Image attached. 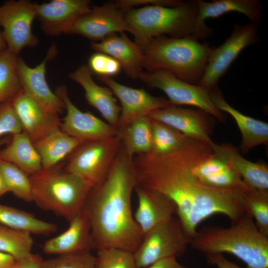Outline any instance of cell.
I'll list each match as a JSON object with an SVG mask.
<instances>
[{"instance_id":"30","label":"cell","mask_w":268,"mask_h":268,"mask_svg":"<svg viewBox=\"0 0 268 268\" xmlns=\"http://www.w3.org/2000/svg\"><path fill=\"white\" fill-rule=\"evenodd\" d=\"M0 224L30 234L48 235L56 232V224L41 220L30 212L0 204Z\"/></svg>"},{"instance_id":"6","label":"cell","mask_w":268,"mask_h":268,"mask_svg":"<svg viewBox=\"0 0 268 268\" xmlns=\"http://www.w3.org/2000/svg\"><path fill=\"white\" fill-rule=\"evenodd\" d=\"M32 201L68 221L84 208L92 187L60 164L29 176Z\"/></svg>"},{"instance_id":"12","label":"cell","mask_w":268,"mask_h":268,"mask_svg":"<svg viewBox=\"0 0 268 268\" xmlns=\"http://www.w3.org/2000/svg\"><path fill=\"white\" fill-rule=\"evenodd\" d=\"M56 94L65 104L66 115L63 118L61 130L81 142L104 139L117 135L118 129L104 122L89 112H82L72 103L67 87H57Z\"/></svg>"},{"instance_id":"4","label":"cell","mask_w":268,"mask_h":268,"mask_svg":"<svg viewBox=\"0 0 268 268\" xmlns=\"http://www.w3.org/2000/svg\"><path fill=\"white\" fill-rule=\"evenodd\" d=\"M191 246L206 255L231 254L247 268H268V237L246 212L228 228L206 227L197 231Z\"/></svg>"},{"instance_id":"9","label":"cell","mask_w":268,"mask_h":268,"mask_svg":"<svg viewBox=\"0 0 268 268\" xmlns=\"http://www.w3.org/2000/svg\"><path fill=\"white\" fill-rule=\"evenodd\" d=\"M137 78L150 87L162 91L171 105L196 107L221 122L225 119V115L212 101L209 88L187 82L163 69L142 71Z\"/></svg>"},{"instance_id":"19","label":"cell","mask_w":268,"mask_h":268,"mask_svg":"<svg viewBox=\"0 0 268 268\" xmlns=\"http://www.w3.org/2000/svg\"><path fill=\"white\" fill-rule=\"evenodd\" d=\"M23 131L34 143L52 132L60 129L59 115L48 112L23 91L12 101Z\"/></svg>"},{"instance_id":"3","label":"cell","mask_w":268,"mask_h":268,"mask_svg":"<svg viewBox=\"0 0 268 268\" xmlns=\"http://www.w3.org/2000/svg\"><path fill=\"white\" fill-rule=\"evenodd\" d=\"M129 32L140 47L151 39L169 35L197 40L209 37L213 30L199 19L197 0L181 1L175 6L149 5L126 12Z\"/></svg>"},{"instance_id":"39","label":"cell","mask_w":268,"mask_h":268,"mask_svg":"<svg viewBox=\"0 0 268 268\" xmlns=\"http://www.w3.org/2000/svg\"><path fill=\"white\" fill-rule=\"evenodd\" d=\"M23 131L22 127L14 109L12 101L0 105V136L13 135Z\"/></svg>"},{"instance_id":"21","label":"cell","mask_w":268,"mask_h":268,"mask_svg":"<svg viewBox=\"0 0 268 268\" xmlns=\"http://www.w3.org/2000/svg\"><path fill=\"white\" fill-rule=\"evenodd\" d=\"M69 223L64 232L44 243L42 248L45 254L59 255L94 248L90 222L84 208Z\"/></svg>"},{"instance_id":"48","label":"cell","mask_w":268,"mask_h":268,"mask_svg":"<svg viewBox=\"0 0 268 268\" xmlns=\"http://www.w3.org/2000/svg\"></svg>"},{"instance_id":"28","label":"cell","mask_w":268,"mask_h":268,"mask_svg":"<svg viewBox=\"0 0 268 268\" xmlns=\"http://www.w3.org/2000/svg\"><path fill=\"white\" fill-rule=\"evenodd\" d=\"M81 143L59 129L34 144L40 156L42 169H48L60 164Z\"/></svg>"},{"instance_id":"13","label":"cell","mask_w":268,"mask_h":268,"mask_svg":"<svg viewBox=\"0 0 268 268\" xmlns=\"http://www.w3.org/2000/svg\"><path fill=\"white\" fill-rule=\"evenodd\" d=\"M126 11L116 1L92 6L74 23L67 34L79 35L96 42L116 33L129 32Z\"/></svg>"},{"instance_id":"40","label":"cell","mask_w":268,"mask_h":268,"mask_svg":"<svg viewBox=\"0 0 268 268\" xmlns=\"http://www.w3.org/2000/svg\"><path fill=\"white\" fill-rule=\"evenodd\" d=\"M181 1L177 0H119L116 1L118 6L125 10L134 8V7H140L149 5L173 6L180 4Z\"/></svg>"},{"instance_id":"25","label":"cell","mask_w":268,"mask_h":268,"mask_svg":"<svg viewBox=\"0 0 268 268\" xmlns=\"http://www.w3.org/2000/svg\"><path fill=\"white\" fill-rule=\"evenodd\" d=\"M213 151L224 158L251 188L268 191V167L263 163L253 162L242 157L239 149L228 144H212Z\"/></svg>"},{"instance_id":"35","label":"cell","mask_w":268,"mask_h":268,"mask_svg":"<svg viewBox=\"0 0 268 268\" xmlns=\"http://www.w3.org/2000/svg\"><path fill=\"white\" fill-rule=\"evenodd\" d=\"M244 205L258 229L268 237V191L250 189L245 193Z\"/></svg>"},{"instance_id":"14","label":"cell","mask_w":268,"mask_h":268,"mask_svg":"<svg viewBox=\"0 0 268 268\" xmlns=\"http://www.w3.org/2000/svg\"><path fill=\"white\" fill-rule=\"evenodd\" d=\"M56 50L52 46L42 62L34 67L18 57L17 69L23 92L48 112L59 115L64 112L65 104L51 89L46 79L47 62L54 57Z\"/></svg>"},{"instance_id":"45","label":"cell","mask_w":268,"mask_h":268,"mask_svg":"<svg viewBox=\"0 0 268 268\" xmlns=\"http://www.w3.org/2000/svg\"><path fill=\"white\" fill-rule=\"evenodd\" d=\"M9 192V190L5 184V183L0 174V197L5 193Z\"/></svg>"},{"instance_id":"11","label":"cell","mask_w":268,"mask_h":268,"mask_svg":"<svg viewBox=\"0 0 268 268\" xmlns=\"http://www.w3.org/2000/svg\"><path fill=\"white\" fill-rule=\"evenodd\" d=\"M259 40L256 24L235 25L231 35L224 42L217 48H213L199 84L209 88L216 86L240 53Z\"/></svg>"},{"instance_id":"36","label":"cell","mask_w":268,"mask_h":268,"mask_svg":"<svg viewBox=\"0 0 268 268\" xmlns=\"http://www.w3.org/2000/svg\"><path fill=\"white\" fill-rule=\"evenodd\" d=\"M96 258L91 251L59 255L43 260L40 268H96Z\"/></svg>"},{"instance_id":"37","label":"cell","mask_w":268,"mask_h":268,"mask_svg":"<svg viewBox=\"0 0 268 268\" xmlns=\"http://www.w3.org/2000/svg\"><path fill=\"white\" fill-rule=\"evenodd\" d=\"M97 250L96 268H137L133 252L114 248Z\"/></svg>"},{"instance_id":"27","label":"cell","mask_w":268,"mask_h":268,"mask_svg":"<svg viewBox=\"0 0 268 268\" xmlns=\"http://www.w3.org/2000/svg\"><path fill=\"white\" fill-rule=\"evenodd\" d=\"M199 19L205 22L207 18H216L230 12L245 15L251 23L257 24L262 19L263 8L258 0H197Z\"/></svg>"},{"instance_id":"22","label":"cell","mask_w":268,"mask_h":268,"mask_svg":"<svg viewBox=\"0 0 268 268\" xmlns=\"http://www.w3.org/2000/svg\"><path fill=\"white\" fill-rule=\"evenodd\" d=\"M90 47L96 52L106 54L117 61L130 78H137L142 71V49L125 32L111 35L100 42H92Z\"/></svg>"},{"instance_id":"26","label":"cell","mask_w":268,"mask_h":268,"mask_svg":"<svg viewBox=\"0 0 268 268\" xmlns=\"http://www.w3.org/2000/svg\"><path fill=\"white\" fill-rule=\"evenodd\" d=\"M7 143L0 150V159L14 164L29 176L42 170L40 156L25 132L12 135Z\"/></svg>"},{"instance_id":"31","label":"cell","mask_w":268,"mask_h":268,"mask_svg":"<svg viewBox=\"0 0 268 268\" xmlns=\"http://www.w3.org/2000/svg\"><path fill=\"white\" fill-rule=\"evenodd\" d=\"M18 58L7 49L0 52V104L12 101L22 91L17 69Z\"/></svg>"},{"instance_id":"2","label":"cell","mask_w":268,"mask_h":268,"mask_svg":"<svg viewBox=\"0 0 268 268\" xmlns=\"http://www.w3.org/2000/svg\"><path fill=\"white\" fill-rule=\"evenodd\" d=\"M137 185L133 158L122 143L108 175L92 188L84 207L94 248H114L133 253L138 248L144 235L134 220L131 205Z\"/></svg>"},{"instance_id":"1","label":"cell","mask_w":268,"mask_h":268,"mask_svg":"<svg viewBox=\"0 0 268 268\" xmlns=\"http://www.w3.org/2000/svg\"><path fill=\"white\" fill-rule=\"evenodd\" d=\"M203 142L190 138L174 152L162 155L149 152L133 158L137 185L171 200L176 206L177 218L192 238L198 225L210 216L224 214L233 222L246 212L247 190L210 187L193 173L192 167Z\"/></svg>"},{"instance_id":"41","label":"cell","mask_w":268,"mask_h":268,"mask_svg":"<svg viewBox=\"0 0 268 268\" xmlns=\"http://www.w3.org/2000/svg\"><path fill=\"white\" fill-rule=\"evenodd\" d=\"M43 260L40 255L31 253L27 257L17 261L13 268H40Z\"/></svg>"},{"instance_id":"15","label":"cell","mask_w":268,"mask_h":268,"mask_svg":"<svg viewBox=\"0 0 268 268\" xmlns=\"http://www.w3.org/2000/svg\"><path fill=\"white\" fill-rule=\"evenodd\" d=\"M99 79L111 90L121 104L118 130L137 118L170 105L165 98L153 96L143 89L125 86L111 77L100 76Z\"/></svg>"},{"instance_id":"5","label":"cell","mask_w":268,"mask_h":268,"mask_svg":"<svg viewBox=\"0 0 268 268\" xmlns=\"http://www.w3.org/2000/svg\"><path fill=\"white\" fill-rule=\"evenodd\" d=\"M147 71H170L187 82L199 84L213 48L191 38L160 36L141 47Z\"/></svg>"},{"instance_id":"33","label":"cell","mask_w":268,"mask_h":268,"mask_svg":"<svg viewBox=\"0 0 268 268\" xmlns=\"http://www.w3.org/2000/svg\"><path fill=\"white\" fill-rule=\"evenodd\" d=\"M33 245L30 233L0 224V252L19 261L32 253Z\"/></svg>"},{"instance_id":"7","label":"cell","mask_w":268,"mask_h":268,"mask_svg":"<svg viewBox=\"0 0 268 268\" xmlns=\"http://www.w3.org/2000/svg\"><path fill=\"white\" fill-rule=\"evenodd\" d=\"M121 144L119 134L109 138L82 142L67 157L65 169L93 188L105 179Z\"/></svg>"},{"instance_id":"43","label":"cell","mask_w":268,"mask_h":268,"mask_svg":"<svg viewBox=\"0 0 268 268\" xmlns=\"http://www.w3.org/2000/svg\"><path fill=\"white\" fill-rule=\"evenodd\" d=\"M146 268H188L179 263L175 257H170L158 261Z\"/></svg>"},{"instance_id":"10","label":"cell","mask_w":268,"mask_h":268,"mask_svg":"<svg viewBox=\"0 0 268 268\" xmlns=\"http://www.w3.org/2000/svg\"><path fill=\"white\" fill-rule=\"evenodd\" d=\"M36 3L28 0H10L0 5V26L7 49L16 55L39 40L32 30L36 18Z\"/></svg>"},{"instance_id":"23","label":"cell","mask_w":268,"mask_h":268,"mask_svg":"<svg viewBox=\"0 0 268 268\" xmlns=\"http://www.w3.org/2000/svg\"><path fill=\"white\" fill-rule=\"evenodd\" d=\"M69 77L82 87L89 104L99 112L107 123L117 128L121 107L111 90L94 81L92 72L87 65H82L70 72Z\"/></svg>"},{"instance_id":"18","label":"cell","mask_w":268,"mask_h":268,"mask_svg":"<svg viewBox=\"0 0 268 268\" xmlns=\"http://www.w3.org/2000/svg\"><path fill=\"white\" fill-rule=\"evenodd\" d=\"M207 115L199 109L183 108L170 104L151 112L148 116L152 120L163 123L189 138L212 144L214 142L209 136Z\"/></svg>"},{"instance_id":"46","label":"cell","mask_w":268,"mask_h":268,"mask_svg":"<svg viewBox=\"0 0 268 268\" xmlns=\"http://www.w3.org/2000/svg\"><path fill=\"white\" fill-rule=\"evenodd\" d=\"M7 49L2 32L0 31V52Z\"/></svg>"},{"instance_id":"20","label":"cell","mask_w":268,"mask_h":268,"mask_svg":"<svg viewBox=\"0 0 268 268\" xmlns=\"http://www.w3.org/2000/svg\"><path fill=\"white\" fill-rule=\"evenodd\" d=\"M134 190L138 204L134 216L143 235L176 214L174 203L164 195L138 185Z\"/></svg>"},{"instance_id":"32","label":"cell","mask_w":268,"mask_h":268,"mask_svg":"<svg viewBox=\"0 0 268 268\" xmlns=\"http://www.w3.org/2000/svg\"><path fill=\"white\" fill-rule=\"evenodd\" d=\"M151 128L150 152L155 155H162L174 152L182 147L190 138L173 128L152 119Z\"/></svg>"},{"instance_id":"24","label":"cell","mask_w":268,"mask_h":268,"mask_svg":"<svg viewBox=\"0 0 268 268\" xmlns=\"http://www.w3.org/2000/svg\"><path fill=\"white\" fill-rule=\"evenodd\" d=\"M212 101L220 111L229 114L236 122L242 135L240 149L247 153L252 148L268 143V124L246 116L229 104L217 86L210 88Z\"/></svg>"},{"instance_id":"29","label":"cell","mask_w":268,"mask_h":268,"mask_svg":"<svg viewBox=\"0 0 268 268\" xmlns=\"http://www.w3.org/2000/svg\"><path fill=\"white\" fill-rule=\"evenodd\" d=\"M119 132L124 149L131 158L151 152V119L148 116L135 119Z\"/></svg>"},{"instance_id":"38","label":"cell","mask_w":268,"mask_h":268,"mask_svg":"<svg viewBox=\"0 0 268 268\" xmlns=\"http://www.w3.org/2000/svg\"><path fill=\"white\" fill-rule=\"evenodd\" d=\"M88 66L92 73L97 74L99 77H111L118 74L121 69L117 61L109 55L99 52L90 56Z\"/></svg>"},{"instance_id":"47","label":"cell","mask_w":268,"mask_h":268,"mask_svg":"<svg viewBox=\"0 0 268 268\" xmlns=\"http://www.w3.org/2000/svg\"><path fill=\"white\" fill-rule=\"evenodd\" d=\"M10 138H9L8 137L1 139L0 140V147L5 143H7L10 140Z\"/></svg>"},{"instance_id":"34","label":"cell","mask_w":268,"mask_h":268,"mask_svg":"<svg viewBox=\"0 0 268 268\" xmlns=\"http://www.w3.org/2000/svg\"><path fill=\"white\" fill-rule=\"evenodd\" d=\"M0 174L9 190L17 198L32 201L30 177L14 164L0 159Z\"/></svg>"},{"instance_id":"8","label":"cell","mask_w":268,"mask_h":268,"mask_svg":"<svg viewBox=\"0 0 268 268\" xmlns=\"http://www.w3.org/2000/svg\"><path fill=\"white\" fill-rule=\"evenodd\" d=\"M192 238L174 216L151 229L144 235L134 253L137 268H146L163 259L182 255L190 245Z\"/></svg>"},{"instance_id":"17","label":"cell","mask_w":268,"mask_h":268,"mask_svg":"<svg viewBox=\"0 0 268 268\" xmlns=\"http://www.w3.org/2000/svg\"><path fill=\"white\" fill-rule=\"evenodd\" d=\"M212 144L203 142L192 167L196 177L203 184L214 188L234 189L241 179L232 166L215 153Z\"/></svg>"},{"instance_id":"42","label":"cell","mask_w":268,"mask_h":268,"mask_svg":"<svg viewBox=\"0 0 268 268\" xmlns=\"http://www.w3.org/2000/svg\"><path fill=\"white\" fill-rule=\"evenodd\" d=\"M206 256L209 262L218 268H242L226 259L222 254H214Z\"/></svg>"},{"instance_id":"16","label":"cell","mask_w":268,"mask_h":268,"mask_svg":"<svg viewBox=\"0 0 268 268\" xmlns=\"http://www.w3.org/2000/svg\"><path fill=\"white\" fill-rule=\"evenodd\" d=\"M89 0H52L36 3V19L51 36L67 34L74 23L91 9Z\"/></svg>"},{"instance_id":"44","label":"cell","mask_w":268,"mask_h":268,"mask_svg":"<svg viewBox=\"0 0 268 268\" xmlns=\"http://www.w3.org/2000/svg\"><path fill=\"white\" fill-rule=\"evenodd\" d=\"M16 261L12 256L0 252V268H13Z\"/></svg>"}]
</instances>
